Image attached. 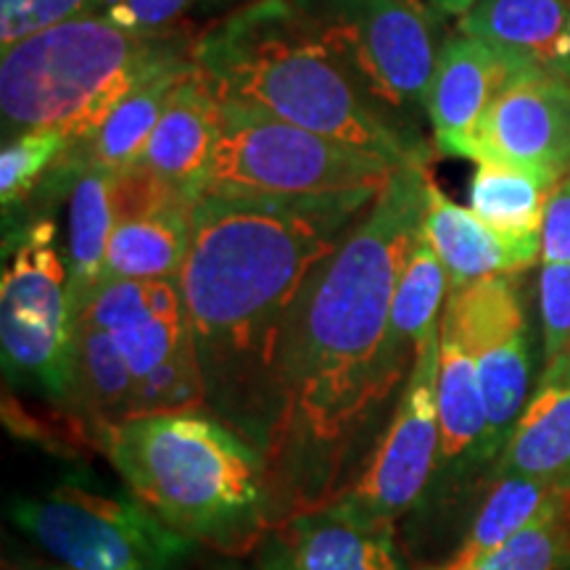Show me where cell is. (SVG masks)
<instances>
[{
	"label": "cell",
	"mask_w": 570,
	"mask_h": 570,
	"mask_svg": "<svg viewBox=\"0 0 570 570\" xmlns=\"http://www.w3.org/2000/svg\"><path fill=\"white\" fill-rule=\"evenodd\" d=\"M428 177L425 161L399 164L291 309L265 446L281 520L336 502L352 487L370 431L402 391L383 373V344L423 230Z\"/></svg>",
	"instance_id": "cell-1"
},
{
	"label": "cell",
	"mask_w": 570,
	"mask_h": 570,
	"mask_svg": "<svg viewBox=\"0 0 570 570\" xmlns=\"http://www.w3.org/2000/svg\"><path fill=\"white\" fill-rule=\"evenodd\" d=\"M375 202L202 194L190 209L180 291L206 410L265 452L281 341L304 283Z\"/></svg>",
	"instance_id": "cell-2"
},
{
	"label": "cell",
	"mask_w": 570,
	"mask_h": 570,
	"mask_svg": "<svg viewBox=\"0 0 570 570\" xmlns=\"http://www.w3.org/2000/svg\"><path fill=\"white\" fill-rule=\"evenodd\" d=\"M194 63L227 109H246L386 156L428 148L373 101L317 17L294 0H252L194 42Z\"/></svg>",
	"instance_id": "cell-3"
},
{
	"label": "cell",
	"mask_w": 570,
	"mask_h": 570,
	"mask_svg": "<svg viewBox=\"0 0 570 570\" xmlns=\"http://www.w3.org/2000/svg\"><path fill=\"white\" fill-rule=\"evenodd\" d=\"M98 452L164 525L223 558H244L281 523L267 454L209 410L138 415Z\"/></svg>",
	"instance_id": "cell-4"
},
{
	"label": "cell",
	"mask_w": 570,
	"mask_h": 570,
	"mask_svg": "<svg viewBox=\"0 0 570 570\" xmlns=\"http://www.w3.org/2000/svg\"><path fill=\"white\" fill-rule=\"evenodd\" d=\"M190 53L194 46L175 32L146 38L96 11L13 42L0 59L3 138L59 130L80 146L127 92Z\"/></svg>",
	"instance_id": "cell-5"
},
{
	"label": "cell",
	"mask_w": 570,
	"mask_h": 570,
	"mask_svg": "<svg viewBox=\"0 0 570 570\" xmlns=\"http://www.w3.org/2000/svg\"><path fill=\"white\" fill-rule=\"evenodd\" d=\"M77 317L69 269L51 219H30L6 235L0 277V354L6 383L27 391L63 428L69 441L90 444L75 394Z\"/></svg>",
	"instance_id": "cell-6"
},
{
	"label": "cell",
	"mask_w": 570,
	"mask_h": 570,
	"mask_svg": "<svg viewBox=\"0 0 570 570\" xmlns=\"http://www.w3.org/2000/svg\"><path fill=\"white\" fill-rule=\"evenodd\" d=\"M399 164L344 140L246 109H227L202 194L377 196Z\"/></svg>",
	"instance_id": "cell-7"
},
{
	"label": "cell",
	"mask_w": 570,
	"mask_h": 570,
	"mask_svg": "<svg viewBox=\"0 0 570 570\" xmlns=\"http://www.w3.org/2000/svg\"><path fill=\"white\" fill-rule=\"evenodd\" d=\"M9 520L67 570H185L198 550L130 491L114 494L77 479L13 497Z\"/></svg>",
	"instance_id": "cell-8"
},
{
	"label": "cell",
	"mask_w": 570,
	"mask_h": 570,
	"mask_svg": "<svg viewBox=\"0 0 570 570\" xmlns=\"http://www.w3.org/2000/svg\"><path fill=\"white\" fill-rule=\"evenodd\" d=\"M80 320L111 333L138 386V415L206 410L180 281H111Z\"/></svg>",
	"instance_id": "cell-9"
},
{
	"label": "cell",
	"mask_w": 570,
	"mask_h": 570,
	"mask_svg": "<svg viewBox=\"0 0 570 570\" xmlns=\"http://www.w3.org/2000/svg\"><path fill=\"white\" fill-rule=\"evenodd\" d=\"M327 38L373 101L396 119L423 106L439 59L436 17L425 0H331Z\"/></svg>",
	"instance_id": "cell-10"
},
{
	"label": "cell",
	"mask_w": 570,
	"mask_h": 570,
	"mask_svg": "<svg viewBox=\"0 0 570 570\" xmlns=\"http://www.w3.org/2000/svg\"><path fill=\"white\" fill-rule=\"evenodd\" d=\"M479 370L487 404L483 462L502 454L531 396V327L515 275H497L449 291L444 315Z\"/></svg>",
	"instance_id": "cell-11"
},
{
	"label": "cell",
	"mask_w": 570,
	"mask_h": 570,
	"mask_svg": "<svg viewBox=\"0 0 570 570\" xmlns=\"http://www.w3.org/2000/svg\"><path fill=\"white\" fill-rule=\"evenodd\" d=\"M439 346L441 336L417 354L367 465L338 497L367 515L396 523L423 502L436 479L441 460Z\"/></svg>",
	"instance_id": "cell-12"
},
{
	"label": "cell",
	"mask_w": 570,
	"mask_h": 570,
	"mask_svg": "<svg viewBox=\"0 0 570 570\" xmlns=\"http://www.w3.org/2000/svg\"><path fill=\"white\" fill-rule=\"evenodd\" d=\"M458 156L562 183L570 175V82L544 71H520Z\"/></svg>",
	"instance_id": "cell-13"
},
{
	"label": "cell",
	"mask_w": 570,
	"mask_h": 570,
	"mask_svg": "<svg viewBox=\"0 0 570 570\" xmlns=\"http://www.w3.org/2000/svg\"><path fill=\"white\" fill-rule=\"evenodd\" d=\"M254 570H412L394 520L344 499L288 515L256 550Z\"/></svg>",
	"instance_id": "cell-14"
},
{
	"label": "cell",
	"mask_w": 570,
	"mask_h": 570,
	"mask_svg": "<svg viewBox=\"0 0 570 570\" xmlns=\"http://www.w3.org/2000/svg\"><path fill=\"white\" fill-rule=\"evenodd\" d=\"M520 71L523 69L515 67L508 56L460 30L441 42L425 98V114L441 151L458 156L460 148L473 138L491 104Z\"/></svg>",
	"instance_id": "cell-15"
},
{
	"label": "cell",
	"mask_w": 570,
	"mask_h": 570,
	"mask_svg": "<svg viewBox=\"0 0 570 570\" xmlns=\"http://www.w3.org/2000/svg\"><path fill=\"white\" fill-rule=\"evenodd\" d=\"M423 235L446 269L449 291L497 275H518L541 256V238H515L483 223L479 214L454 204L428 177Z\"/></svg>",
	"instance_id": "cell-16"
},
{
	"label": "cell",
	"mask_w": 570,
	"mask_h": 570,
	"mask_svg": "<svg viewBox=\"0 0 570 570\" xmlns=\"http://www.w3.org/2000/svg\"><path fill=\"white\" fill-rule=\"evenodd\" d=\"M225 127V106L194 63L177 85L146 151L135 164L198 198Z\"/></svg>",
	"instance_id": "cell-17"
},
{
	"label": "cell",
	"mask_w": 570,
	"mask_h": 570,
	"mask_svg": "<svg viewBox=\"0 0 570 570\" xmlns=\"http://www.w3.org/2000/svg\"><path fill=\"white\" fill-rule=\"evenodd\" d=\"M458 30L523 71L570 82V0H479L460 17Z\"/></svg>",
	"instance_id": "cell-18"
},
{
	"label": "cell",
	"mask_w": 570,
	"mask_h": 570,
	"mask_svg": "<svg viewBox=\"0 0 570 570\" xmlns=\"http://www.w3.org/2000/svg\"><path fill=\"white\" fill-rule=\"evenodd\" d=\"M499 475L570 489V352L547 362L499 454Z\"/></svg>",
	"instance_id": "cell-19"
},
{
	"label": "cell",
	"mask_w": 570,
	"mask_h": 570,
	"mask_svg": "<svg viewBox=\"0 0 570 570\" xmlns=\"http://www.w3.org/2000/svg\"><path fill=\"white\" fill-rule=\"evenodd\" d=\"M446 296V269L420 230L402 281H399L394 306H391L389 336L383 344V373L399 389L407 383L417 354L441 336Z\"/></svg>",
	"instance_id": "cell-20"
},
{
	"label": "cell",
	"mask_w": 570,
	"mask_h": 570,
	"mask_svg": "<svg viewBox=\"0 0 570 570\" xmlns=\"http://www.w3.org/2000/svg\"><path fill=\"white\" fill-rule=\"evenodd\" d=\"M439 473L460 475L470 465H483L487 441V404H483L479 370L452 325L441 317L439 346Z\"/></svg>",
	"instance_id": "cell-21"
},
{
	"label": "cell",
	"mask_w": 570,
	"mask_h": 570,
	"mask_svg": "<svg viewBox=\"0 0 570 570\" xmlns=\"http://www.w3.org/2000/svg\"><path fill=\"white\" fill-rule=\"evenodd\" d=\"M75 156V175L69 183L67 209V269H69V302L75 317L88 309L104 283L106 248L114 230V209L109 183L111 173L92 167L80 154Z\"/></svg>",
	"instance_id": "cell-22"
},
{
	"label": "cell",
	"mask_w": 570,
	"mask_h": 570,
	"mask_svg": "<svg viewBox=\"0 0 570 570\" xmlns=\"http://www.w3.org/2000/svg\"><path fill=\"white\" fill-rule=\"evenodd\" d=\"M194 67V53L185 59H175L156 69L151 77H146L138 88L114 106L104 125L90 135L80 146H71L85 161L92 167H101L106 173H119V169L132 167L146 151L148 140L159 125L164 109L185 71Z\"/></svg>",
	"instance_id": "cell-23"
},
{
	"label": "cell",
	"mask_w": 570,
	"mask_h": 570,
	"mask_svg": "<svg viewBox=\"0 0 570 570\" xmlns=\"http://www.w3.org/2000/svg\"><path fill=\"white\" fill-rule=\"evenodd\" d=\"M75 394L92 446L104 431L138 417V386L111 333L88 320H77L75 341Z\"/></svg>",
	"instance_id": "cell-24"
},
{
	"label": "cell",
	"mask_w": 570,
	"mask_h": 570,
	"mask_svg": "<svg viewBox=\"0 0 570 570\" xmlns=\"http://www.w3.org/2000/svg\"><path fill=\"white\" fill-rule=\"evenodd\" d=\"M566 502H570V489L523 479V475H499L458 550L439 566L423 570H473L487 554L499 550L525 525Z\"/></svg>",
	"instance_id": "cell-25"
},
{
	"label": "cell",
	"mask_w": 570,
	"mask_h": 570,
	"mask_svg": "<svg viewBox=\"0 0 570 570\" xmlns=\"http://www.w3.org/2000/svg\"><path fill=\"white\" fill-rule=\"evenodd\" d=\"M190 209L114 223L101 285L111 281H180L190 248Z\"/></svg>",
	"instance_id": "cell-26"
},
{
	"label": "cell",
	"mask_w": 570,
	"mask_h": 570,
	"mask_svg": "<svg viewBox=\"0 0 570 570\" xmlns=\"http://www.w3.org/2000/svg\"><path fill=\"white\" fill-rule=\"evenodd\" d=\"M552 177L508 164H479L470 177L468 209L483 223L515 238H541L547 204L558 188Z\"/></svg>",
	"instance_id": "cell-27"
},
{
	"label": "cell",
	"mask_w": 570,
	"mask_h": 570,
	"mask_svg": "<svg viewBox=\"0 0 570 570\" xmlns=\"http://www.w3.org/2000/svg\"><path fill=\"white\" fill-rule=\"evenodd\" d=\"M71 140L59 130H30L3 140L0 154V204H3V225L32 196L40 177L63 159Z\"/></svg>",
	"instance_id": "cell-28"
},
{
	"label": "cell",
	"mask_w": 570,
	"mask_h": 570,
	"mask_svg": "<svg viewBox=\"0 0 570 570\" xmlns=\"http://www.w3.org/2000/svg\"><path fill=\"white\" fill-rule=\"evenodd\" d=\"M570 566V502L525 525L473 570H566Z\"/></svg>",
	"instance_id": "cell-29"
},
{
	"label": "cell",
	"mask_w": 570,
	"mask_h": 570,
	"mask_svg": "<svg viewBox=\"0 0 570 570\" xmlns=\"http://www.w3.org/2000/svg\"><path fill=\"white\" fill-rule=\"evenodd\" d=\"M114 223L125 219L154 217V214L190 209L196 198L180 185L169 183L167 177L151 173V169L132 164V167L111 173L109 183Z\"/></svg>",
	"instance_id": "cell-30"
},
{
	"label": "cell",
	"mask_w": 570,
	"mask_h": 570,
	"mask_svg": "<svg viewBox=\"0 0 570 570\" xmlns=\"http://www.w3.org/2000/svg\"><path fill=\"white\" fill-rule=\"evenodd\" d=\"M98 0H0V46L32 38L61 21L96 11Z\"/></svg>",
	"instance_id": "cell-31"
},
{
	"label": "cell",
	"mask_w": 570,
	"mask_h": 570,
	"mask_svg": "<svg viewBox=\"0 0 570 570\" xmlns=\"http://www.w3.org/2000/svg\"><path fill=\"white\" fill-rule=\"evenodd\" d=\"M539 312L544 333V360L570 352V262L541 265Z\"/></svg>",
	"instance_id": "cell-32"
},
{
	"label": "cell",
	"mask_w": 570,
	"mask_h": 570,
	"mask_svg": "<svg viewBox=\"0 0 570 570\" xmlns=\"http://www.w3.org/2000/svg\"><path fill=\"white\" fill-rule=\"evenodd\" d=\"M194 3L196 0H98L96 13L127 32L154 38L167 35Z\"/></svg>",
	"instance_id": "cell-33"
},
{
	"label": "cell",
	"mask_w": 570,
	"mask_h": 570,
	"mask_svg": "<svg viewBox=\"0 0 570 570\" xmlns=\"http://www.w3.org/2000/svg\"><path fill=\"white\" fill-rule=\"evenodd\" d=\"M558 262H570V175L554 188L541 223V265Z\"/></svg>",
	"instance_id": "cell-34"
},
{
	"label": "cell",
	"mask_w": 570,
	"mask_h": 570,
	"mask_svg": "<svg viewBox=\"0 0 570 570\" xmlns=\"http://www.w3.org/2000/svg\"><path fill=\"white\" fill-rule=\"evenodd\" d=\"M436 13H452V17H465L479 0H425Z\"/></svg>",
	"instance_id": "cell-35"
},
{
	"label": "cell",
	"mask_w": 570,
	"mask_h": 570,
	"mask_svg": "<svg viewBox=\"0 0 570 570\" xmlns=\"http://www.w3.org/2000/svg\"><path fill=\"white\" fill-rule=\"evenodd\" d=\"M46 570H67V568H46Z\"/></svg>",
	"instance_id": "cell-36"
},
{
	"label": "cell",
	"mask_w": 570,
	"mask_h": 570,
	"mask_svg": "<svg viewBox=\"0 0 570 570\" xmlns=\"http://www.w3.org/2000/svg\"><path fill=\"white\" fill-rule=\"evenodd\" d=\"M219 570H223V568H219ZM227 570H240V568H227Z\"/></svg>",
	"instance_id": "cell-37"
}]
</instances>
